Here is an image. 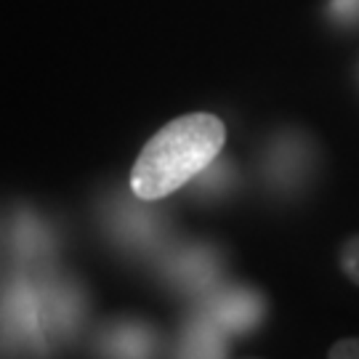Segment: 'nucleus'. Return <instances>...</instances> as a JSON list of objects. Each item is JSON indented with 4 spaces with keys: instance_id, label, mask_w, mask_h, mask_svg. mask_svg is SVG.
<instances>
[{
    "instance_id": "6",
    "label": "nucleus",
    "mask_w": 359,
    "mask_h": 359,
    "mask_svg": "<svg viewBox=\"0 0 359 359\" xmlns=\"http://www.w3.org/2000/svg\"><path fill=\"white\" fill-rule=\"evenodd\" d=\"M330 11L344 25H359V0H330Z\"/></svg>"
},
{
    "instance_id": "1",
    "label": "nucleus",
    "mask_w": 359,
    "mask_h": 359,
    "mask_svg": "<svg viewBox=\"0 0 359 359\" xmlns=\"http://www.w3.org/2000/svg\"><path fill=\"white\" fill-rule=\"evenodd\" d=\"M224 142L226 128L216 115L192 112L168 123L139 154L130 189L142 200H163L213 165Z\"/></svg>"
},
{
    "instance_id": "4",
    "label": "nucleus",
    "mask_w": 359,
    "mask_h": 359,
    "mask_svg": "<svg viewBox=\"0 0 359 359\" xmlns=\"http://www.w3.org/2000/svg\"><path fill=\"white\" fill-rule=\"evenodd\" d=\"M115 354H147L149 351V338L142 327H126V330H117Z\"/></svg>"
},
{
    "instance_id": "3",
    "label": "nucleus",
    "mask_w": 359,
    "mask_h": 359,
    "mask_svg": "<svg viewBox=\"0 0 359 359\" xmlns=\"http://www.w3.org/2000/svg\"><path fill=\"white\" fill-rule=\"evenodd\" d=\"M221 346L224 344L218 338V327L213 325H197L187 335V348L194 357H218V354H224Z\"/></svg>"
},
{
    "instance_id": "7",
    "label": "nucleus",
    "mask_w": 359,
    "mask_h": 359,
    "mask_svg": "<svg viewBox=\"0 0 359 359\" xmlns=\"http://www.w3.org/2000/svg\"><path fill=\"white\" fill-rule=\"evenodd\" d=\"M330 359H359V338H344L333 344Z\"/></svg>"
},
{
    "instance_id": "2",
    "label": "nucleus",
    "mask_w": 359,
    "mask_h": 359,
    "mask_svg": "<svg viewBox=\"0 0 359 359\" xmlns=\"http://www.w3.org/2000/svg\"><path fill=\"white\" fill-rule=\"evenodd\" d=\"M261 317V301L256 293L248 290H231L221 295L213 309V320L224 330H248Z\"/></svg>"
},
{
    "instance_id": "5",
    "label": "nucleus",
    "mask_w": 359,
    "mask_h": 359,
    "mask_svg": "<svg viewBox=\"0 0 359 359\" xmlns=\"http://www.w3.org/2000/svg\"><path fill=\"white\" fill-rule=\"evenodd\" d=\"M341 266L348 274V280H354L359 285V234L346 240L341 248Z\"/></svg>"
}]
</instances>
